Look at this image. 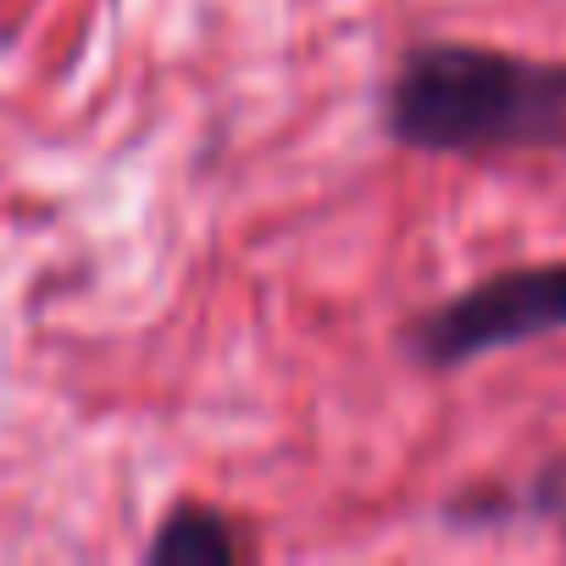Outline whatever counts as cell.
I'll return each instance as SVG.
<instances>
[{"mask_svg":"<svg viewBox=\"0 0 566 566\" xmlns=\"http://www.w3.org/2000/svg\"><path fill=\"white\" fill-rule=\"evenodd\" d=\"M527 511H538V516H566V455H555V461L533 478Z\"/></svg>","mask_w":566,"mask_h":566,"instance_id":"obj_4","label":"cell"},{"mask_svg":"<svg viewBox=\"0 0 566 566\" xmlns=\"http://www.w3.org/2000/svg\"><path fill=\"white\" fill-rule=\"evenodd\" d=\"M239 538L211 511H172L150 544V560H233Z\"/></svg>","mask_w":566,"mask_h":566,"instance_id":"obj_3","label":"cell"},{"mask_svg":"<svg viewBox=\"0 0 566 566\" xmlns=\"http://www.w3.org/2000/svg\"><path fill=\"white\" fill-rule=\"evenodd\" d=\"M555 328H566V261L516 266L489 283H472L467 295H455L417 328V350L433 367H455L505 345H527Z\"/></svg>","mask_w":566,"mask_h":566,"instance_id":"obj_2","label":"cell"},{"mask_svg":"<svg viewBox=\"0 0 566 566\" xmlns=\"http://www.w3.org/2000/svg\"><path fill=\"white\" fill-rule=\"evenodd\" d=\"M389 128L417 150H522L566 139V62L428 45L389 84Z\"/></svg>","mask_w":566,"mask_h":566,"instance_id":"obj_1","label":"cell"}]
</instances>
